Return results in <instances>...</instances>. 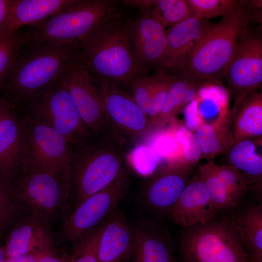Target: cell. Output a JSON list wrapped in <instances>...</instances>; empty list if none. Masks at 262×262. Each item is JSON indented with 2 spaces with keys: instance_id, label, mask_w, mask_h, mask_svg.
I'll return each mask as SVG.
<instances>
[{
  "instance_id": "cell-1",
  "label": "cell",
  "mask_w": 262,
  "mask_h": 262,
  "mask_svg": "<svg viewBox=\"0 0 262 262\" xmlns=\"http://www.w3.org/2000/svg\"><path fill=\"white\" fill-rule=\"evenodd\" d=\"M129 20L118 12L81 41L77 58L93 78L106 79L124 90L145 75L132 49Z\"/></svg>"
},
{
  "instance_id": "cell-2",
  "label": "cell",
  "mask_w": 262,
  "mask_h": 262,
  "mask_svg": "<svg viewBox=\"0 0 262 262\" xmlns=\"http://www.w3.org/2000/svg\"><path fill=\"white\" fill-rule=\"evenodd\" d=\"M128 144L118 137L94 134L74 146L69 163L68 214L124 171Z\"/></svg>"
},
{
  "instance_id": "cell-3",
  "label": "cell",
  "mask_w": 262,
  "mask_h": 262,
  "mask_svg": "<svg viewBox=\"0 0 262 262\" xmlns=\"http://www.w3.org/2000/svg\"><path fill=\"white\" fill-rule=\"evenodd\" d=\"M78 44H43L22 48L0 88L1 98L21 109L36 94L57 81L75 58Z\"/></svg>"
},
{
  "instance_id": "cell-4",
  "label": "cell",
  "mask_w": 262,
  "mask_h": 262,
  "mask_svg": "<svg viewBox=\"0 0 262 262\" xmlns=\"http://www.w3.org/2000/svg\"><path fill=\"white\" fill-rule=\"evenodd\" d=\"M251 15L243 0L237 8L212 24L176 73L202 81L225 77Z\"/></svg>"
},
{
  "instance_id": "cell-5",
  "label": "cell",
  "mask_w": 262,
  "mask_h": 262,
  "mask_svg": "<svg viewBox=\"0 0 262 262\" xmlns=\"http://www.w3.org/2000/svg\"><path fill=\"white\" fill-rule=\"evenodd\" d=\"M117 1L71 0L40 23L26 27L22 48L43 44H78L119 12Z\"/></svg>"
},
{
  "instance_id": "cell-6",
  "label": "cell",
  "mask_w": 262,
  "mask_h": 262,
  "mask_svg": "<svg viewBox=\"0 0 262 262\" xmlns=\"http://www.w3.org/2000/svg\"><path fill=\"white\" fill-rule=\"evenodd\" d=\"M9 187L23 214L50 223L69 213V171L55 173L20 168L10 182Z\"/></svg>"
},
{
  "instance_id": "cell-7",
  "label": "cell",
  "mask_w": 262,
  "mask_h": 262,
  "mask_svg": "<svg viewBox=\"0 0 262 262\" xmlns=\"http://www.w3.org/2000/svg\"><path fill=\"white\" fill-rule=\"evenodd\" d=\"M210 220L188 229L179 249L180 262H248L237 233L224 221Z\"/></svg>"
},
{
  "instance_id": "cell-8",
  "label": "cell",
  "mask_w": 262,
  "mask_h": 262,
  "mask_svg": "<svg viewBox=\"0 0 262 262\" xmlns=\"http://www.w3.org/2000/svg\"><path fill=\"white\" fill-rule=\"evenodd\" d=\"M25 114L61 134L73 147L94 134L86 126L59 78L30 98Z\"/></svg>"
},
{
  "instance_id": "cell-9",
  "label": "cell",
  "mask_w": 262,
  "mask_h": 262,
  "mask_svg": "<svg viewBox=\"0 0 262 262\" xmlns=\"http://www.w3.org/2000/svg\"><path fill=\"white\" fill-rule=\"evenodd\" d=\"M73 147L53 129L25 115L21 117L19 169L68 172Z\"/></svg>"
},
{
  "instance_id": "cell-10",
  "label": "cell",
  "mask_w": 262,
  "mask_h": 262,
  "mask_svg": "<svg viewBox=\"0 0 262 262\" xmlns=\"http://www.w3.org/2000/svg\"><path fill=\"white\" fill-rule=\"evenodd\" d=\"M129 186L126 169L108 186L86 198L63 218L62 237L74 245L90 236L116 210Z\"/></svg>"
},
{
  "instance_id": "cell-11",
  "label": "cell",
  "mask_w": 262,
  "mask_h": 262,
  "mask_svg": "<svg viewBox=\"0 0 262 262\" xmlns=\"http://www.w3.org/2000/svg\"><path fill=\"white\" fill-rule=\"evenodd\" d=\"M59 80L69 93L83 122L92 132L124 140L108 118L93 78L78 59L77 55L62 73Z\"/></svg>"
},
{
  "instance_id": "cell-12",
  "label": "cell",
  "mask_w": 262,
  "mask_h": 262,
  "mask_svg": "<svg viewBox=\"0 0 262 262\" xmlns=\"http://www.w3.org/2000/svg\"><path fill=\"white\" fill-rule=\"evenodd\" d=\"M93 79L114 128L128 144L138 145L154 126L124 89L103 78Z\"/></svg>"
},
{
  "instance_id": "cell-13",
  "label": "cell",
  "mask_w": 262,
  "mask_h": 262,
  "mask_svg": "<svg viewBox=\"0 0 262 262\" xmlns=\"http://www.w3.org/2000/svg\"><path fill=\"white\" fill-rule=\"evenodd\" d=\"M248 29L242 36L225 76L234 98L231 115L262 83V35Z\"/></svg>"
},
{
  "instance_id": "cell-14",
  "label": "cell",
  "mask_w": 262,
  "mask_h": 262,
  "mask_svg": "<svg viewBox=\"0 0 262 262\" xmlns=\"http://www.w3.org/2000/svg\"><path fill=\"white\" fill-rule=\"evenodd\" d=\"M192 167L175 159L161 167L146 180L140 193L143 205L156 213H167L190 181Z\"/></svg>"
},
{
  "instance_id": "cell-15",
  "label": "cell",
  "mask_w": 262,
  "mask_h": 262,
  "mask_svg": "<svg viewBox=\"0 0 262 262\" xmlns=\"http://www.w3.org/2000/svg\"><path fill=\"white\" fill-rule=\"evenodd\" d=\"M150 10L142 11L135 20L129 21L133 53L144 74L152 67L160 72L167 49L165 30L151 17Z\"/></svg>"
},
{
  "instance_id": "cell-16",
  "label": "cell",
  "mask_w": 262,
  "mask_h": 262,
  "mask_svg": "<svg viewBox=\"0 0 262 262\" xmlns=\"http://www.w3.org/2000/svg\"><path fill=\"white\" fill-rule=\"evenodd\" d=\"M197 175L217 213L236 207L250 188L243 175L231 165L218 166L209 160L199 166Z\"/></svg>"
},
{
  "instance_id": "cell-17",
  "label": "cell",
  "mask_w": 262,
  "mask_h": 262,
  "mask_svg": "<svg viewBox=\"0 0 262 262\" xmlns=\"http://www.w3.org/2000/svg\"><path fill=\"white\" fill-rule=\"evenodd\" d=\"M5 236L4 246L7 258L56 247L50 223L32 215L19 217Z\"/></svg>"
},
{
  "instance_id": "cell-18",
  "label": "cell",
  "mask_w": 262,
  "mask_h": 262,
  "mask_svg": "<svg viewBox=\"0 0 262 262\" xmlns=\"http://www.w3.org/2000/svg\"><path fill=\"white\" fill-rule=\"evenodd\" d=\"M212 24L208 19L191 16L165 31L167 49L160 72L177 73Z\"/></svg>"
},
{
  "instance_id": "cell-19",
  "label": "cell",
  "mask_w": 262,
  "mask_h": 262,
  "mask_svg": "<svg viewBox=\"0 0 262 262\" xmlns=\"http://www.w3.org/2000/svg\"><path fill=\"white\" fill-rule=\"evenodd\" d=\"M131 262H178L169 231L154 221L142 219L132 225Z\"/></svg>"
},
{
  "instance_id": "cell-20",
  "label": "cell",
  "mask_w": 262,
  "mask_h": 262,
  "mask_svg": "<svg viewBox=\"0 0 262 262\" xmlns=\"http://www.w3.org/2000/svg\"><path fill=\"white\" fill-rule=\"evenodd\" d=\"M217 212L197 175L190 179L167 214L175 223L186 227L204 224Z\"/></svg>"
},
{
  "instance_id": "cell-21",
  "label": "cell",
  "mask_w": 262,
  "mask_h": 262,
  "mask_svg": "<svg viewBox=\"0 0 262 262\" xmlns=\"http://www.w3.org/2000/svg\"><path fill=\"white\" fill-rule=\"evenodd\" d=\"M132 225L122 213L115 211L105 220L98 248V262H131Z\"/></svg>"
},
{
  "instance_id": "cell-22",
  "label": "cell",
  "mask_w": 262,
  "mask_h": 262,
  "mask_svg": "<svg viewBox=\"0 0 262 262\" xmlns=\"http://www.w3.org/2000/svg\"><path fill=\"white\" fill-rule=\"evenodd\" d=\"M21 117L9 104L0 119V176L9 184L19 167Z\"/></svg>"
},
{
  "instance_id": "cell-23",
  "label": "cell",
  "mask_w": 262,
  "mask_h": 262,
  "mask_svg": "<svg viewBox=\"0 0 262 262\" xmlns=\"http://www.w3.org/2000/svg\"><path fill=\"white\" fill-rule=\"evenodd\" d=\"M71 0H14L0 30V38L23 27L37 24L53 15Z\"/></svg>"
},
{
  "instance_id": "cell-24",
  "label": "cell",
  "mask_w": 262,
  "mask_h": 262,
  "mask_svg": "<svg viewBox=\"0 0 262 262\" xmlns=\"http://www.w3.org/2000/svg\"><path fill=\"white\" fill-rule=\"evenodd\" d=\"M230 115L234 143L245 139H262V92L254 91L249 94Z\"/></svg>"
},
{
  "instance_id": "cell-25",
  "label": "cell",
  "mask_w": 262,
  "mask_h": 262,
  "mask_svg": "<svg viewBox=\"0 0 262 262\" xmlns=\"http://www.w3.org/2000/svg\"><path fill=\"white\" fill-rule=\"evenodd\" d=\"M229 223L249 256L262 261V205L255 204L247 207Z\"/></svg>"
},
{
  "instance_id": "cell-26",
  "label": "cell",
  "mask_w": 262,
  "mask_h": 262,
  "mask_svg": "<svg viewBox=\"0 0 262 262\" xmlns=\"http://www.w3.org/2000/svg\"><path fill=\"white\" fill-rule=\"evenodd\" d=\"M174 75L162 111L155 122V127L172 121L184 106L194 99L204 85V81L185 75Z\"/></svg>"
},
{
  "instance_id": "cell-27",
  "label": "cell",
  "mask_w": 262,
  "mask_h": 262,
  "mask_svg": "<svg viewBox=\"0 0 262 262\" xmlns=\"http://www.w3.org/2000/svg\"><path fill=\"white\" fill-rule=\"evenodd\" d=\"M231 121L229 115L227 118L215 123L202 124L194 132L202 151V158H211L228 152L234 143Z\"/></svg>"
},
{
  "instance_id": "cell-28",
  "label": "cell",
  "mask_w": 262,
  "mask_h": 262,
  "mask_svg": "<svg viewBox=\"0 0 262 262\" xmlns=\"http://www.w3.org/2000/svg\"><path fill=\"white\" fill-rule=\"evenodd\" d=\"M257 140L245 139L235 143L227 153L230 165L243 175L250 188L256 189L261 186L262 180V157L257 152Z\"/></svg>"
},
{
  "instance_id": "cell-29",
  "label": "cell",
  "mask_w": 262,
  "mask_h": 262,
  "mask_svg": "<svg viewBox=\"0 0 262 262\" xmlns=\"http://www.w3.org/2000/svg\"><path fill=\"white\" fill-rule=\"evenodd\" d=\"M150 12L151 17L164 29L192 15L187 0H157Z\"/></svg>"
},
{
  "instance_id": "cell-30",
  "label": "cell",
  "mask_w": 262,
  "mask_h": 262,
  "mask_svg": "<svg viewBox=\"0 0 262 262\" xmlns=\"http://www.w3.org/2000/svg\"><path fill=\"white\" fill-rule=\"evenodd\" d=\"M192 16L209 20L223 16L233 11L243 0H187Z\"/></svg>"
},
{
  "instance_id": "cell-31",
  "label": "cell",
  "mask_w": 262,
  "mask_h": 262,
  "mask_svg": "<svg viewBox=\"0 0 262 262\" xmlns=\"http://www.w3.org/2000/svg\"><path fill=\"white\" fill-rule=\"evenodd\" d=\"M23 40L21 29L0 38V88L20 52Z\"/></svg>"
},
{
  "instance_id": "cell-32",
  "label": "cell",
  "mask_w": 262,
  "mask_h": 262,
  "mask_svg": "<svg viewBox=\"0 0 262 262\" xmlns=\"http://www.w3.org/2000/svg\"><path fill=\"white\" fill-rule=\"evenodd\" d=\"M22 215L8 185L0 176V237L5 236L16 220Z\"/></svg>"
},
{
  "instance_id": "cell-33",
  "label": "cell",
  "mask_w": 262,
  "mask_h": 262,
  "mask_svg": "<svg viewBox=\"0 0 262 262\" xmlns=\"http://www.w3.org/2000/svg\"><path fill=\"white\" fill-rule=\"evenodd\" d=\"M159 76V73L152 76L140 75L135 78L130 85L132 97L147 118L151 96Z\"/></svg>"
},
{
  "instance_id": "cell-34",
  "label": "cell",
  "mask_w": 262,
  "mask_h": 262,
  "mask_svg": "<svg viewBox=\"0 0 262 262\" xmlns=\"http://www.w3.org/2000/svg\"><path fill=\"white\" fill-rule=\"evenodd\" d=\"M176 137L181 146L182 162L192 167L202 159V156L200 147L194 132L182 124L178 126Z\"/></svg>"
},
{
  "instance_id": "cell-35",
  "label": "cell",
  "mask_w": 262,
  "mask_h": 262,
  "mask_svg": "<svg viewBox=\"0 0 262 262\" xmlns=\"http://www.w3.org/2000/svg\"><path fill=\"white\" fill-rule=\"evenodd\" d=\"M105 221L90 236L74 245L72 262H98V245Z\"/></svg>"
},
{
  "instance_id": "cell-36",
  "label": "cell",
  "mask_w": 262,
  "mask_h": 262,
  "mask_svg": "<svg viewBox=\"0 0 262 262\" xmlns=\"http://www.w3.org/2000/svg\"><path fill=\"white\" fill-rule=\"evenodd\" d=\"M159 76L152 93L150 100L148 120L155 127L156 120L161 113L168 90L174 79L175 75H169L159 72Z\"/></svg>"
},
{
  "instance_id": "cell-37",
  "label": "cell",
  "mask_w": 262,
  "mask_h": 262,
  "mask_svg": "<svg viewBox=\"0 0 262 262\" xmlns=\"http://www.w3.org/2000/svg\"><path fill=\"white\" fill-rule=\"evenodd\" d=\"M130 159L141 173H148L156 166L159 157L154 149L144 145H138L130 153Z\"/></svg>"
},
{
  "instance_id": "cell-38",
  "label": "cell",
  "mask_w": 262,
  "mask_h": 262,
  "mask_svg": "<svg viewBox=\"0 0 262 262\" xmlns=\"http://www.w3.org/2000/svg\"><path fill=\"white\" fill-rule=\"evenodd\" d=\"M73 256L55 247L44 253L36 262H72Z\"/></svg>"
},
{
  "instance_id": "cell-39",
  "label": "cell",
  "mask_w": 262,
  "mask_h": 262,
  "mask_svg": "<svg viewBox=\"0 0 262 262\" xmlns=\"http://www.w3.org/2000/svg\"><path fill=\"white\" fill-rule=\"evenodd\" d=\"M155 0H125L121 3L133 8H138L142 11L150 10L157 2Z\"/></svg>"
},
{
  "instance_id": "cell-40",
  "label": "cell",
  "mask_w": 262,
  "mask_h": 262,
  "mask_svg": "<svg viewBox=\"0 0 262 262\" xmlns=\"http://www.w3.org/2000/svg\"><path fill=\"white\" fill-rule=\"evenodd\" d=\"M46 252L47 251L33 252L22 256L7 258L5 262H36L40 257Z\"/></svg>"
},
{
  "instance_id": "cell-41",
  "label": "cell",
  "mask_w": 262,
  "mask_h": 262,
  "mask_svg": "<svg viewBox=\"0 0 262 262\" xmlns=\"http://www.w3.org/2000/svg\"><path fill=\"white\" fill-rule=\"evenodd\" d=\"M14 0H0V30L3 26Z\"/></svg>"
},
{
  "instance_id": "cell-42",
  "label": "cell",
  "mask_w": 262,
  "mask_h": 262,
  "mask_svg": "<svg viewBox=\"0 0 262 262\" xmlns=\"http://www.w3.org/2000/svg\"><path fill=\"white\" fill-rule=\"evenodd\" d=\"M10 103L2 98H0V119Z\"/></svg>"
},
{
  "instance_id": "cell-43",
  "label": "cell",
  "mask_w": 262,
  "mask_h": 262,
  "mask_svg": "<svg viewBox=\"0 0 262 262\" xmlns=\"http://www.w3.org/2000/svg\"><path fill=\"white\" fill-rule=\"evenodd\" d=\"M7 258L4 246L0 245V262H5Z\"/></svg>"
},
{
  "instance_id": "cell-44",
  "label": "cell",
  "mask_w": 262,
  "mask_h": 262,
  "mask_svg": "<svg viewBox=\"0 0 262 262\" xmlns=\"http://www.w3.org/2000/svg\"><path fill=\"white\" fill-rule=\"evenodd\" d=\"M248 262H262V261L255 260L249 257V260Z\"/></svg>"
},
{
  "instance_id": "cell-45",
  "label": "cell",
  "mask_w": 262,
  "mask_h": 262,
  "mask_svg": "<svg viewBox=\"0 0 262 262\" xmlns=\"http://www.w3.org/2000/svg\"><path fill=\"white\" fill-rule=\"evenodd\" d=\"M178 262H180V261H178Z\"/></svg>"
}]
</instances>
